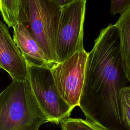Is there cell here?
Wrapping results in <instances>:
<instances>
[{
  "label": "cell",
  "instance_id": "1",
  "mask_svg": "<svg viewBox=\"0 0 130 130\" xmlns=\"http://www.w3.org/2000/svg\"><path fill=\"white\" fill-rule=\"evenodd\" d=\"M48 122L27 80H12L0 92V130H38Z\"/></svg>",
  "mask_w": 130,
  "mask_h": 130
},
{
  "label": "cell",
  "instance_id": "2",
  "mask_svg": "<svg viewBox=\"0 0 130 130\" xmlns=\"http://www.w3.org/2000/svg\"><path fill=\"white\" fill-rule=\"evenodd\" d=\"M61 9L54 0H20L18 22L27 28L52 64L58 63L55 44Z\"/></svg>",
  "mask_w": 130,
  "mask_h": 130
},
{
  "label": "cell",
  "instance_id": "3",
  "mask_svg": "<svg viewBox=\"0 0 130 130\" xmlns=\"http://www.w3.org/2000/svg\"><path fill=\"white\" fill-rule=\"evenodd\" d=\"M25 61L27 68V80L39 107L49 122L58 124L68 118L74 108L60 95L50 68Z\"/></svg>",
  "mask_w": 130,
  "mask_h": 130
},
{
  "label": "cell",
  "instance_id": "4",
  "mask_svg": "<svg viewBox=\"0 0 130 130\" xmlns=\"http://www.w3.org/2000/svg\"><path fill=\"white\" fill-rule=\"evenodd\" d=\"M86 3V0H74L61 7L55 44L58 63L84 49L83 24Z\"/></svg>",
  "mask_w": 130,
  "mask_h": 130
},
{
  "label": "cell",
  "instance_id": "5",
  "mask_svg": "<svg viewBox=\"0 0 130 130\" xmlns=\"http://www.w3.org/2000/svg\"><path fill=\"white\" fill-rule=\"evenodd\" d=\"M88 52L84 49L66 60L50 68L53 80L62 98L71 107L78 106L84 83Z\"/></svg>",
  "mask_w": 130,
  "mask_h": 130
},
{
  "label": "cell",
  "instance_id": "6",
  "mask_svg": "<svg viewBox=\"0 0 130 130\" xmlns=\"http://www.w3.org/2000/svg\"><path fill=\"white\" fill-rule=\"evenodd\" d=\"M0 68L12 80H25L27 68L25 59L12 38L8 28L0 20Z\"/></svg>",
  "mask_w": 130,
  "mask_h": 130
},
{
  "label": "cell",
  "instance_id": "7",
  "mask_svg": "<svg viewBox=\"0 0 130 130\" xmlns=\"http://www.w3.org/2000/svg\"><path fill=\"white\" fill-rule=\"evenodd\" d=\"M13 40L25 59L50 68L52 64L27 28L18 22L13 27Z\"/></svg>",
  "mask_w": 130,
  "mask_h": 130
},
{
  "label": "cell",
  "instance_id": "8",
  "mask_svg": "<svg viewBox=\"0 0 130 130\" xmlns=\"http://www.w3.org/2000/svg\"><path fill=\"white\" fill-rule=\"evenodd\" d=\"M115 25L118 33L123 70L126 76L130 78V7L120 14Z\"/></svg>",
  "mask_w": 130,
  "mask_h": 130
},
{
  "label": "cell",
  "instance_id": "9",
  "mask_svg": "<svg viewBox=\"0 0 130 130\" xmlns=\"http://www.w3.org/2000/svg\"><path fill=\"white\" fill-rule=\"evenodd\" d=\"M20 0H0V12L9 27L18 22Z\"/></svg>",
  "mask_w": 130,
  "mask_h": 130
},
{
  "label": "cell",
  "instance_id": "10",
  "mask_svg": "<svg viewBox=\"0 0 130 130\" xmlns=\"http://www.w3.org/2000/svg\"><path fill=\"white\" fill-rule=\"evenodd\" d=\"M60 123L61 130H102L86 119L81 118H68Z\"/></svg>",
  "mask_w": 130,
  "mask_h": 130
},
{
  "label": "cell",
  "instance_id": "11",
  "mask_svg": "<svg viewBox=\"0 0 130 130\" xmlns=\"http://www.w3.org/2000/svg\"><path fill=\"white\" fill-rule=\"evenodd\" d=\"M120 104L123 120L126 127L130 129V86L122 88L120 91Z\"/></svg>",
  "mask_w": 130,
  "mask_h": 130
},
{
  "label": "cell",
  "instance_id": "12",
  "mask_svg": "<svg viewBox=\"0 0 130 130\" xmlns=\"http://www.w3.org/2000/svg\"><path fill=\"white\" fill-rule=\"evenodd\" d=\"M129 7L130 0H111L110 13L113 16L120 14Z\"/></svg>",
  "mask_w": 130,
  "mask_h": 130
},
{
  "label": "cell",
  "instance_id": "13",
  "mask_svg": "<svg viewBox=\"0 0 130 130\" xmlns=\"http://www.w3.org/2000/svg\"><path fill=\"white\" fill-rule=\"evenodd\" d=\"M54 1L59 6L62 7L64 6H66L71 3L74 0H54Z\"/></svg>",
  "mask_w": 130,
  "mask_h": 130
}]
</instances>
